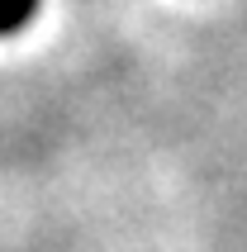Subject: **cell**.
<instances>
[{
  "mask_svg": "<svg viewBox=\"0 0 247 252\" xmlns=\"http://www.w3.org/2000/svg\"><path fill=\"white\" fill-rule=\"evenodd\" d=\"M38 14V0H0V38H10Z\"/></svg>",
  "mask_w": 247,
  "mask_h": 252,
  "instance_id": "cell-1",
  "label": "cell"
}]
</instances>
